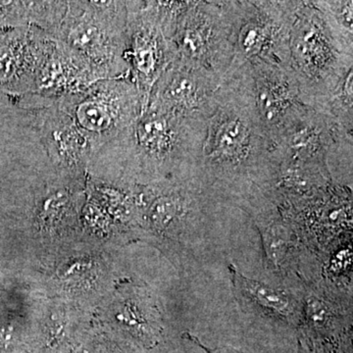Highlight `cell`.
<instances>
[{"label":"cell","mask_w":353,"mask_h":353,"mask_svg":"<svg viewBox=\"0 0 353 353\" xmlns=\"http://www.w3.org/2000/svg\"><path fill=\"white\" fill-rule=\"evenodd\" d=\"M94 82L87 65L55 41L39 69L34 92L26 97L25 103L31 109L48 108Z\"/></svg>","instance_id":"obj_14"},{"label":"cell","mask_w":353,"mask_h":353,"mask_svg":"<svg viewBox=\"0 0 353 353\" xmlns=\"http://www.w3.org/2000/svg\"><path fill=\"white\" fill-rule=\"evenodd\" d=\"M232 290L239 305L248 314L299 328L303 321V301L283 290L245 277L229 265Z\"/></svg>","instance_id":"obj_15"},{"label":"cell","mask_w":353,"mask_h":353,"mask_svg":"<svg viewBox=\"0 0 353 353\" xmlns=\"http://www.w3.org/2000/svg\"><path fill=\"white\" fill-rule=\"evenodd\" d=\"M340 31L343 38L353 43V2L352 0L339 1H313Z\"/></svg>","instance_id":"obj_19"},{"label":"cell","mask_w":353,"mask_h":353,"mask_svg":"<svg viewBox=\"0 0 353 353\" xmlns=\"http://www.w3.org/2000/svg\"><path fill=\"white\" fill-rule=\"evenodd\" d=\"M255 103L272 143L311 108L306 105L292 68L279 65L250 63Z\"/></svg>","instance_id":"obj_10"},{"label":"cell","mask_w":353,"mask_h":353,"mask_svg":"<svg viewBox=\"0 0 353 353\" xmlns=\"http://www.w3.org/2000/svg\"><path fill=\"white\" fill-rule=\"evenodd\" d=\"M353 69L341 79L338 87L329 97L323 112L331 116L345 129L352 131L353 125Z\"/></svg>","instance_id":"obj_16"},{"label":"cell","mask_w":353,"mask_h":353,"mask_svg":"<svg viewBox=\"0 0 353 353\" xmlns=\"http://www.w3.org/2000/svg\"><path fill=\"white\" fill-rule=\"evenodd\" d=\"M127 52L130 80L148 106L158 79L176 58L173 41L165 36L145 1H126Z\"/></svg>","instance_id":"obj_8"},{"label":"cell","mask_w":353,"mask_h":353,"mask_svg":"<svg viewBox=\"0 0 353 353\" xmlns=\"http://www.w3.org/2000/svg\"><path fill=\"white\" fill-rule=\"evenodd\" d=\"M245 1H196L179 25L176 58L223 79L234 57Z\"/></svg>","instance_id":"obj_5"},{"label":"cell","mask_w":353,"mask_h":353,"mask_svg":"<svg viewBox=\"0 0 353 353\" xmlns=\"http://www.w3.org/2000/svg\"><path fill=\"white\" fill-rule=\"evenodd\" d=\"M279 160L255 103L250 65L232 64L216 94L201 161L192 180L250 215L270 196Z\"/></svg>","instance_id":"obj_1"},{"label":"cell","mask_w":353,"mask_h":353,"mask_svg":"<svg viewBox=\"0 0 353 353\" xmlns=\"http://www.w3.org/2000/svg\"><path fill=\"white\" fill-rule=\"evenodd\" d=\"M336 121L310 108L285 130L274 143L279 162L327 169V152Z\"/></svg>","instance_id":"obj_13"},{"label":"cell","mask_w":353,"mask_h":353,"mask_svg":"<svg viewBox=\"0 0 353 353\" xmlns=\"http://www.w3.org/2000/svg\"><path fill=\"white\" fill-rule=\"evenodd\" d=\"M299 353H310V352H308L307 350H306L305 348H304V347H303V345H301V343H299Z\"/></svg>","instance_id":"obj_21"},{"label":"cell","mask_w":353,"mask_h":353,"mask_svg":"<svg viewBox=\"0 0 353 353\" xmlns=\"http://www.w3.org/2000/svg\"><path fill=\"white\" fill-rule=\"evenodd\" d=\"M208 121L148 106L132 126L95 153L88 171H113L125 183L139 185L192 180Z\"/></svg>","instance_id":"obj_2"},{"label":"cell","mask_w":353,"mask_h":353,"mask_svg":"<svg viewBox=\"0 0 353 353\" xmlns=\"http://www.w3.org/2000/svg\"><path fill=\"white\" fill-rule=\"evenodd\" d=\"M44 152L55 170L83 176L97 153L94 145L66 114L53 105L34 110Z\"/></svg>","instance_id":"obj_12"},{"label":"cell","mask_w":353,"mask_h":353,"mask_svg":"<svg viewBox=\"0 0 353 353\" xmlns=\"http://www.w3.org/2000/svg\"><path fill=\"white\" fill-rule=\"evenodd\" d=\"M303 321L301 327H305L309 332L319 333L334 324L336 313L326 301L310 296L303 301Z\"/></svg>","instance_id":"obj_18"},{"label":"cell","mask_w":353,"mask_h":353,"mask_svg":"<svg viewBox=\"0 0 353 353\" xmlns=\"http://www.w3.org/2000/svg\"><path fill=\"white\" fill-rule=\"evenodd\" d=\"M183 338L187 339L192 343H194V345H197L199 348H201L202 350H204L206 353H245L241 352V350H236V348L232 347H216L211 348L206 347L203 343H201V340H199L197 336H194V334L188 333H183Z\"/></svg>","instance_id":"obj_20"},{"label":"cell","mask_w":353,"mask_h":353,"mask_svg":"<svg viewBox=\"0 0 353 353\" xmlns=\"http://www.w3.org/2000/svg\"><path fill=\"white\" fill-rule=\"evenodd\" d=\"M54 43L34 26L12 28L0 39V87L17 99L32 94L41 64Z\"/></svg>","instance_id":"obj_11"},{"label":"cell","mask_w":353,"mask_h":353,"mask_svg":"<svg viewBox=\"0 0 353 353\" xmlns=\"http://www.w3.org/2000/svg\"><path fill=\"white\" fill-rule=\"evenodd\" d=\"M223 79L176 58L153 85L148 106L208 120ZM146 106V108H148Z\"/></svg>","instance_id":"obj_9"},{"label":"cell","mask_w":353,"mask_h":353,"mask_svg":"<svg viewBox=\"0 0 353 353\" xmlns=\"http://www.w3.org/2000/svg\"><path fill=\"white\" fill-rule=\"evenodd\" d=\"M301 1L245 0L232 64L264 63L290 68V39Z\"/></svg>","instance_id":"obj_7"},{"label":"cell","mask_w":353,"mask_h":353,"mask_svg":"<svg viewBox=\"0 0 353 353\" xmlns=\"http://www.w3.org/2000/svg\"><path fill=\"white\" fill-rule=\"evenodd\" d=\"M126 1H68L55 41L87 65L95 82L130 79Z\"/></svg>","instance_id":"obj_4"},{"label":"cell","mask_w":353,"mask_h":353,"mask_svg":"<svg viewBox=\"0 0 353 353\" xmlns=\"http://www.w3.org/2000/svg\"><path fill=\"white\" fill-rule=\"evenodd\" d=\"M196 1H145L165 36L173 41L176 29Z\"/></svg>","instance_id":"obj_17"},{"label":"cell","mask_w":353,"mask_h":353,"mask_svg":"<svg viewBox=\"0 0 353 353\" xmlns=\"http://www.w3.org/2000/svg\"><path fill=\"white\" fill-rule=\"evenodd\" d=\"M57 106L87 134L97 152L136 123L145 106L130 79L97 81L57 101Z\"/></svg>","instance_id":"obj_6"},{"label":"cell","mask_w":353,"mask_h":353,"mask_svg":"<svg viewBox=\"0 0 353 353\" xmlns=\"http://www.w3.org/2000/svg\"><path fill=\"white\" fill-rule=\"evenodd\" d=\"M290 68L303 101L323 110L341 79L353 69V43L313 1H301L290 39Z\"/></svg>","instance_id":"obj_3"}]
</instances>
